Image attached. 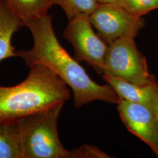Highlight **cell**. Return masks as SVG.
<instances>
[{
    "instance_id": "cell-15",
    "label": "cell",
    "mask_w": 158,
    "mask_h": 158,
    "mask_svg": "<svg viewBox=\"0 0 158 158\" xmlns=\"http://www.w3.org/2000/svg\"><path fill=\"white\" fill-rule=\"evenodd\" d=\"M117 0H98L100 4H107V3H113Z\"/></svg>"
},
{
    "instance_id": "cell-3",
    "label": "cell",
    "mask_w": 158,
    "mask_h": 158,
    "mask_svg": "<svg viewBox=\"0 0 158 158\" xmlns=\"http://www.w3.org/2000/svg\"><path fill=\"white\" fill-rule=\"evenodd\" d=\"M64 104L18 121L23 158H79L77 148L68 150L59 139L57 121Z\"/></svg>"
},
{
    "instance_id": "cell-12",
    "label": "cell",
    "mask_w": 158,
    "mask_h": 158,
    "mask_svg": "<svg viewBox=\"0 0 158 158\" xmlns=\"http://www.w3.org/2000/svg\"><path fill=\"white\" fill-rule=\"evenodd\" d=\"M98 0H56L70 20L81 14L90 15L100 5Z\"/></svg>"
},
{
    "instance_id": "cell-13",
    "label": "cell",
    "mask_w": 158,
    "mask_h": 158,
    "mask_svg": "<svg viewBox=\"0 0 158 158\" xmlns=\"http://www.w3.org/2000/svg\"><path fill=\"white\" fill-rule=\"evenodd\" d=\"M114 4L125 9L131 14L142 17L158 9V0H117Z\"/></svg>"
},
{
    "instance_id": "cell-9",
    "label": "cell",
    "mask_w": 158,
    "mask_h": 158,
    "mask_svg": "<svg viewBox=\"0 0 158 158\" xmlns=\"http://www.w3.org/2000/svg\"><path fill=\"white\" fill-rule=\"evenodd\" d=\"M23 24L21 20L0 0V62L12 57H17L12 37Z\"/></svg>"
},
{
    "instance_id": "cell-1",
    "label": "cell",
    "mask_w": 158,
    "mask_h": 158,
    "mask_svg": "<svg viewBox=\"0 0 158 158\" xmlns=\"http://www.w3.org/2000/svg\"><path fill=\"white\" fill-rule=\"evenodd\" d=\"M34 40L29 50L16 51L29 68L43 64L68 85L73 93L74 106L77 108L94 101L118 104L122 100L109 85H100L91 79L79 62L60 45L55 34L51 15L28 23Z\"/></svg>"
},
{
    "instance_id": "cell-2",
    "label": "cell",
    "mask_w": 158,
    "mask_h": 158,
    "mask_svg": "<svg viewBox=\"0 0 158 158\" xmlns=\"http://www.w3.org/2000/svg\"><path fill=\"white\" fill-rule=\"evenodd\" d=\"M30 69L19 84L0 87L1 123L17 122L70 98L69 86L51 69L40 64Z\"/></svg>"
},
{
    "instance_id": "cell-5",
    "label": "cell",
    "mask_w": 158,
    "mask_h": 158,
    "mask_svg": "<svg viewBox=\"0 0 158 158\" xmlns=\"http://www.w3.org/2000/svg\"><path fill=\"white\" fill-rule=\"evenodd\" d=\"M69 21L63 36L73 46L75 59L87 63L102 75L107 44L94 32L89 15L81 14Z\"/></svg>"
},
{
    "instance_id": "cell-7",
    "label": "cell",
    "mask_w": 158,
    "mask_h": 158,
    "mask_svg": "<svg viewBox=\"0 0 158 158\" xmlns=\"http://www.w3.org/2000/svg\"><path fill=\"white\" fill-rule=\"evenodd\" d=\"M117 105L126 128L147 143L158 158V120L152 107L123 100Z\"/></svg>"
},
{
    "instance_id": "cell-8",
    "label": "cell",
    "mask_w": 158,
    "mask_h": 158,
    "mask_svg": "<svg viewBox=\"0 0 158 158\" xmlns=\"http://www.w3.org/2000/svg\"><path fill=\"white\" fill-rule=\"evenodd\" d=\"M102 76L123 100L151 106L158 92L157 81L149 85H138L108 74Z\"/></svg>"
},
{
    "instance_id": "cell-6",
    "label": "cell",
    "mask_w": 158,
    "mask_h": 158,
    "mask_svg": "<svg viewBox=\"0 0 158 158\" xmlns=\"http://www.w3.org/2000/svg\"><path fill=\"white\" fill-rule=\"evenodd\" d=\"M90 20L99 36L107 45L116 40L136 37L145 27L141 17L112 3L100 4L90 15Z\"/></svg>"
},
{
    "instance_id": "cell-10",
    "label": "cell",
    "mask_w": 158,
    "mask_h": 158,
    "mask_svg": "<svg viewBox=\"0 0 158 158\" xmlns=\"http://www.w3.org/2000/svg\"><path fill=\"white\" fill-rule=\"evenodd\" d=\"M6 6L26 26L48 14L49 9L56 4V0H2Z\"/></svg>"
},
{
    "instance_id": "cell-4",
    "label": "cell",
    "mask_w": 158,
    "mask_h": 158,
    "mask_svg": "<svg viewBox=\"0 0 158 158\" xmlns=\"http://www.w3.org/2000/svg\"><path fill=\"white\" fill-rule=\"evenodd\" d=\"M138 85L156 82L150 73L147 59L139 51L134 38L116 40L108 45L104 59V73Z\"/></svg>"
},
{
    "instance_id": "cell-14",
    "label": "cell",
    "mask_w": 158,
    "mask_h": 158,
    "mask_svg": "<svg viewBox=\"0 0 158 158\" xmlns=\"http://www.w3.org/2000/svg\"><path fill=\"white\" fill-rule=\"evenodd\" d=\"M151 107L152 108L154 113H155V115L158 120V91L153 98Z\"/></svg>"
},
{
    "instance_id": "cell-11",
    "label": "cell",
    "mask_w": 158,
    "mask_h": 158,
    "mask_svg": "<svg viewBox=\"0 0 158 158\" xmlns=\"http://www.w3.org/2000/svg\"><path fill=\"white\" fill-rule=\"evenodd\" d=\"M0 158H23L18 121L0 122Z\"/></svg>"
}]
</instances>
